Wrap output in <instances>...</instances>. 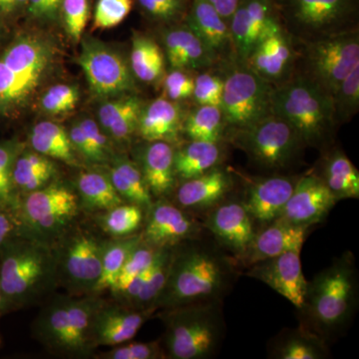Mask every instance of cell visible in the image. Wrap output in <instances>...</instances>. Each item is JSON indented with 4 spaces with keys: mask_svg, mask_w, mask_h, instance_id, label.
Instances as JSON below:
<instances>
[{
    "mask_svg": "<svg viewBox=\"0 0 359 359\" xmlns=\"http://www.w3.org/2000/svg\"><path fill=\"white\" fill-rule=\"evenodd\" d=\"M102 299L58 295L40 311L33 323V334L49 351L84 358L93 351L92 323Z\"/></svg>",
    "mask_w": 359,
    "mask_h": 359,
    "instance_id": "obj_6",
    "label": "cell"
},
{
    "mask_svg": "<svg viewBox=\"0 0 359 359\" xmlns=\"http://www.w3.org/2000/svg\"><path fill=\"white\" fill-rule=\"evenodd\" d=\"M271 113L290 123L306 147L325 151L334 144L339 128L332 95L301 73L273 86Z\"/></svg>",
    "mask_w": 359,
    "mask_h": 359,
    "instance_id": "obj_4",
    "label": "cell"
},
{
    "mask_svg": "<svg viewBox=\"0 0 359 359\" xmlns=\"http://www.w3.org/2000/svg\"><path fill=\"white\" fill-rule=\"evenodd\" d=\"M55 164L50 158L34 150H22L14 163L13 185L30 193L50 184L55 177Z\"/></svg>",
    "mask_w": 359,
    "mask_h": 359,
    "instance_id": "obj_35",
    "label": "cell"
},
{
    "mask_svg": "<svg viewBox=\"0 0 359 359\" xmlns=\"http://www.w3.org/2000/svg\"><path fill=\"white\" fill-rule=\"evenodd\" d=\"M109 178L125 202L140 205L147 211L154 203L136 162L127 158H118L111 167Z\"/></svg>",
    "mask_w": 359,
    "mask_h": 359,
    "instance_id": "obj_36",
    "label": "cell"
},
{
    "mask_svg": "<svg viewBox=\"0 0 359 359\" xmlns=\"http://www.w3.org/2000/svg\"><path fill=\"white\" fill-rule=\"evenodd\" d=\"M224 131L223 112L217 106L196 105L184 118L182 127L188 141L221 143Z\"/></svg>",
    "mask_w": 359,
    "mask_h": 359,
    "instance_id": "obj_38",
    "label": "cell"
},
{
    "mask_svg": "<svg viewBox=\"0 0 359 359\" xmlns=\"http://www.w3.org/2000/svg\"><path fill=\"white\" fill-rule=\"evenodd\" d=\"M337 124L351 121L359 110V66L341 82L332 94Z\"/></svg>",
    "mask_w": 359,
    "mask_h": 359,
    "instance_id": "obj_42",
    "label": "cell"
},
{
    "mask_svg": "<svg viewBox=\"0 0 359 359\" xmlns=\"http://www.w3.org/2000/svg\"><path fill=\"white\" fill-rule=\"evenodd\" d=\"M142 235L118 238L110 242H104L102 252V269L93 294L111 290L114 287L118 276L124 266L127 257L136 245L142 242Z\"/></svg>",
    "mask_w": 359,
    "mask_h": 359,
    "instance_id": "obj_39",
    "label": "cell"
},
{
    "mask_svg": "<svg viewBox=\"0 0 359 359\" xmlns=\"http://www.w3.org/2000/svg\"><path fill=\"white\" fill-rule=\"evenodd\" d=\"M237 269L216 241L197 237L175 245L166 285L154 309L222 299L235 282Z\"/></svg>",
    "mask_w": 359,
    "mask_h": 359,
    "instance_id": "obj_1",
    "label": "cell"
},
{
    "mask_svg": "<svg viewBox=\"0 0 359 359\" xmlns=\"http://www.w3.org/2000/svg\"><path fill=\"white\" fill-rule=\"evenodd\" d=\"M215 67L202 70L195 76L192 99L196 105H209L221 107L224 87L223 68Z\"/></svg>",
    "mask_w": 359,
    "mask_h": 359,
    "instance_id": "obj_46",
    "label": "cell"
},
{
    "mask_svg": "<svg viewBox=\"0 0 359 359\" xmlns=\"http://www.w3.org/2000/svg\"><path fill=\"white\" fill-rule=\"evenodd\" d=\"M163 51L172 69L202 71L219 65L211 51L185 22L163 30Z\"/></svg>",
    "mask_w": 359,
    "mask_h": 359,
    "instance_id": "obj_23",
    "label": "cell"
},
{
    "mask_svg": "<svg viewBox=\"0 0 359 359\" xmlns=\"http://www.w3.org/2000/svg\"><path fill=\"white\" fill-rule=\"evenodd\" d=\"M144 101L135 93L106 99L98 110V123L110 139L128 143L138 131Z\"/></svg>",
    "mask_w": 359,
    "mask_h": 359,
    "instance_id": "obj_26",
    "label": "cell"
},
{
    "mask_svg": "<svg viewBox=\"0 0 359 359\" xmlns=\"http://www.w3.org/2000/svg\"><path fill=\"white\" fill-rule=\"evenodd\" d=\"M297 44L295 72L309 78L332 95L340 82L359 66V27Z\"/></svg>",
    "mask_w": 359,
    "mask_h": 359,
    "instance_id": "obj_10",
    "label": "cell"
},
{
    "mask_svg": "<svg viewBox=\"0 0 359 359\" xmlns=\"http://www.w3.org/2000/svg\"><path fill=\"white\" fill-rule=\"evenodd\" d=\"M154 309H135L126 304L103 302L94 316L92 342L98 346L114 347L134 339Z\"/></svg>",
    "mask_w": 359,
    "mask_h": 359,
    "instance_id": "obj_21",
    "label": "cell"
},
{
    "mask_svg": "<svg viewBox=\"0 0 359 359\" xmlns=\"http://www.w3.org/2000/svg\"><path fill=\"white\" fill-rule=\"evenodd\" d=\"M68 134H69L71 143H72L73 148H74L77 155L82 156L87 162L98 164L95 153H94L88 139L85 136L84 132L82 131L81 127L79 126L77 121L72 123Z\"/></svg>",
    "mask_w": 359,
    "mask_h": 359,
    "instance_id": "obj_54",
    "label": "cell"
},
{
    "mask_svg": "<svg viewBox=\"0 0 359 359\" xmlns=\"http://www.w3.org/2000/svg\"><path fill=\"white\" fill-rule=\"evenodd\" d=\"M157 250L158 249L146 244L142 240L140 244L136 245L129 257H127L126 262H125L124 266H122L121 271L118 276L114 287L110 290V292H112L116 297H119L123 290L128 287L129 283L152 264Z\"/></svg>",
    "mask_w": 359,
    "mask_h": 359,
    "instance_id": "obj_44",
    "label": "cell"
},
{
    "mask_svg": "<svg viewBox=\"0 0 359 359\" xmlns=\"http://www.w3.org/2000/svg\"><path fill=\"white\" fill-rule=\"evenodd\" d=\"M28 0H0V18L9 21L25 15Z\"/></svg>",
    "mask_w": 359,
    "mask_h": 359,
    "instance_id": "obj_55",
    "label": "cell"
},
{
    "mask_svg": "<svg viewBox=\"0 0 359 359\" xmlns=\"http://www.w3.org/2000/svg\"><path fill=\"white\" fill-rule=\"evenodd\" d=\"M320 170L316 172L337 200L358 199L359 172L339 148L323 151Z\"/></svg>",
    "mask_w": 359,
    "mask_h": 359,
    "instance_id": "obj_30",
    "label": "cell"
},
{
    "mask_svg": "<svg viewBox=\"0 0 359 359\" xmlns=\"http://www.w3.org/2000/svg\"><path fill=\"white\" fill-rule=\"evenodd\" d=\"M14 230V224L11 217L0 211V245L6 242Z\"/></svg>",
    "mask_w": 359,
    "mask_h": 359,
    "instance_id": "obj_57",
    "label": "cell"
},
{
    "mask_svg": "<svg viewBox=\"0 0 359 359\" xmlns=\"http://www.w3.org/2000/svg\"><path fill=\"white\" fill-rule=\"evenodd\" d=\"M297 58V44L280 20L264 33L245 65L264 81L278 86L294 76Z\"/></svg>",
    "mask_w": 359,
    "mask_h": 359,
    "instance_id": "obj_15",
    "label": "cell"
},
{
    "mask_svg": "<svg viewBox=\"0 0 359 359\" xmlns=\"http://www.w3.org/2000/svg\"><path fill=\"white\" fill-rule=\"evenodd\" d=\"M4 23H6V21L2 20L1 18H0V40H1L2 32H4Z\"/></svg>",
    "mask_w": 359,
    "mask_h": 359,
    "instance_id": "obj_59",
    "label": "cell"
},
{
    "mask_svg": "<svg viewBox=\"0 0 359 359\" xmlns=\"http://www.w3.org/2000/svg\"><path fill=\"white\" fill-rule=\"evenodd\" d=\"M266 226L263 230L256 231L247 252L235 262L238 268H249L289 250H302L309 229L283 219H275Z\"/></svg>",
    "mask_w": 359,
    "mask_h": 359,
    "instance_id": "obj_24",
    "label": "cell"
},
{
    "mask_svg": "<svg viewBox=\"0 0 359 359\" xmlns=\"http://www.w3.org/2000/svg\"><path fill=\"white\" fill-rule=\"evenodd\" d=\"M217 11L230 23L231 15L235 13L241 0H208Z\"/></svg>",
    "mask_w": 359,
    "mask_h": 359,
    "instance_id": "obj_56",
    "label": "cell"
},
{
    "mask_svg": "<svg viewBox=\"0 0 359 359\" xmlns=\"http://www.w3.org/2000/svg\"><path fill=\"white\" fill-rule=\"evenodd\" d=\"M104 242L88 231L76 229L65 233L55 252L58 283L75 294L91 292L102 269Z\"/></svg>",
    "mask_w": 359,
    "mask_h": 359,
    "instance_id": "obj_12",
    "label": "cell"
},
{
    "mask_svg": "<svg viewBox=\"0 0 359 359\" xmlns=\"http://www.w3.org/2000/svg\"><path fill=\"white\" fill-rule=\"evenodd\" d=\"M141 11L151 20L165 25L183 22L190 0H136Z\"/></svg>",
    "mask_w": 359,
    "mask_h": 359,
    "instance_id": "obj_47",
    "label": "cell"
},
{
    "mask_svg": "<svg viewBox=\"0 0 359 359\" xmlns=\"http://www.w3.org/2000/svg\"><path fill=\"white\" fill-rule=\"evenodd\" d=\"M231 187V175L218 166L195 178L182 181L177 189V203L183 209H212L223 201Z\"/></svg>",
    "mask_w": 359,
    "mask_h": 359,
    "instance_id": "obj_28",
    "label": "cell"
},
{
    "mask_svg": "<svg viewBox=\"0 0 359 359\" xmlns=\"http://www.w3.org/2000/svg\"><path fill=\"white\" fill-rule=\"evenodd\" d=\"M62 0H28L25 16L39 25H51L59 22Z\"/></svg>",
    "mask_w": 359,
    "mask_h": 359,
    "instance_id": "obj_53",
    "label": "cell"
},
{
    "mask_svg": "<svg viewBox=\"0 0 359 359\" xmlns=\"http://www.w3.org/2000/svg\"><path fill=\"white\" fill-rule=\"evenodd\" d=\"M77 195L80 204L92 211H108L125 203L115 190L109 176L99 172L88 171L77 179Z\"/></svg>",
    "mask_w": 359,
    "mask_h": 359,
    "instance_id": "obj_37",
    "label": "cell"
},
{
    "mask_svg": "<svg viewBox=\"0 0 359 359\" xmlns=\"http://www.w3.org/2000/svg\"><path fill=\"white\" fill-rule=\"evenodd\" d=\"M134 2V0H96L92 14V27L106 30L121 25L131 13Z\"/></svg>",
    "mask_w": 359,
    "mask_h": 359,
    "instance_id": "obj_48",
    "label": "cell"
},
{
    "mask_svg": "<svg viewBox=\"0 0 359 359\" xmlns=\"http://www.w3.org/2000/svg\"><path fill=\"white\" fill-rule=\"evenodd\" d=\"M269 355L276 359H325L330 358L327 342L308 327L285 330L269 344Z\"/></svg>",
    "mask_w": 359,
    "mask_h": 359,
    "instance_id": "obj_31",
    "label": "cell"
},
{
    "mask_svg": "<svg viewBox=\"0 0 359 359\" xmlns=\"http://www.w3.org/2000/svg\"><path fill=\"white\" fill-rule=\"evenodd\" d=\"M77 122L88 139L90 145L95 153L98 164L108 162L112 157L111 139L101 128L99 123L92 118H81Z\"/></svg>",
    "mask_w": 359,
    "mask_h": 359,
    "instance_id": "obj_52",
    "label": "cell"
},
{
    "mask_svg": "<svg viewBox=\"0 0 359 359\" xmlns=\"http://www.w3.org/2000/svg\"><path fill=\"white\" fill-rule=\"evenodd\" d=\"M60 58L57 40L39 29L20 32L0 53V121L32 105Z\"/></svg>",
    "mask_w": 359,
    "mask_h": 359,
    "instance_id": "obj_2",
    "label": "cell"
},
{
    "mask_svg": "<svg viewBox=\"0 0 359 359\" xmlns=\"http://www.w3.org/2000/svg\"><path fill=\"white\" fill-rule=\"evenodd\" d=\"M148 212L141 235L144 242L155 249L173 248L190 238L200 237L203 226L164 198L153 203Z\"/></svg>",
    "mask_w": 359,
    "mask_h": 359,
    "instance_id": "obj_20",
    "label": "cell"
},
{
    "mask_svg": "<svg viewBox=\"0 0 359 359\" xmlns=\"http://www.w3.org/2000/svg\"><path fill=\"white\" fill-rule=\"evenodd\" d=\"M280 20L278 0H241L229 23L233 62L245 65L264 33Z\"/></svg>",
    "mask_w": 359,
    "mask_h": 359,
    "instance_id": "obj_16",
    "label": "cell"
},
{
    "mask_svg": "<svg viewBox=\"0 0 359 359\" xmlns=\"http://www.w3.org/2000/svg\"><path fill=\"white\" fill-rule=\"evenodd\" d=\"M184 118L180 103L160 97L144 105L137 134L146 142L164 141L173 145L182 133Z\"/></svg>",
    "mask_w": 359,
    "mask_h": 359,
    "instance_id": "obj_29",
    "label": "cell"
},
{
    "mask_svg": "<svg viewBox=\"0 0 359 359\" xmlns=\"http://www.w3.org/2000/svg\"><path fill=\"white\" fill-rule=\"evenodd\" d=\"M301 252L289 250L252 264L247 268L245 276L266 283L301 311L308 289V280L302 273Z\"/></svg>",
    "mask_w": 359,
    "mask_h": 359,
    "instance_id": "obj_18",
    "label": "cell"
},
{
    "mask_svg": "<svg viewBox=\"0 0 359 359\" xmlns=\"http://www.w3.org/2000/svg\"><path fill=\"white\" fill-rule=\"evenodd\" d=\"M7 306H8V302H7L6 295L2 292L1 285H0V313H1Z\"/></svg>",
    "mask_w": 359,
    "mask_h": 359,
    "instance_id": "obj_58",
    "label": "cell"
},
{
    "mask_svg": "<svg viewBox=\"0 0 359 359\" xmlns=\"http://www.w3.org/2000/svg\"><path fill=\"white\" fill-rule=\"evenodd\" d=\"M29 142L32 150L52 160L61 161L70 166L79 164L67 130L58 123L48 120L37 123L30 131Z\"/></svg>",
    "mask_w": 359,
    "mask_h": 359,
    "instance_id": "obj_33",
    "label": "cell"
},
{
    "mask_svg": "<svg viewBox=\"0 0 359 359\" xmlns=\"http://www.w3.org/2000/svg\"><path fill=\"white\" fill-rule=\"evenodd\" d=\"M92 14V0H62L59 22L74 43L81 41Z\"/></svg>",
    "mask_w": 359,
    "mask_h": 359,
    "instance_id": "obj_43",
    "label": "cell"
},
{
    "mask_svg": "<svg viewBox=\"0 0 359 359\" xmlns=\"http://www.w3.org/2000/svg\"><path fill=\"white\" fill-rule=\"evenodd\" d=\"M299 178L297 175L271 174L250 181L243 205L254 222L268 224L278 219Z\"/></svg>",
    "mask_w": 359,
    "mask_h": 359,
    "instance_id": "obj_22",
    "label": "cell"
},
{
    "mask_svg": "<svg viewBox=\"0 0 359 359\" xmlns=\"http://www.w3.org/2000/svg\"><path fill=\"white\" fill-rule=\"evenodd\" d=\"M174 153V146L164 141L146 142L139 152L137 165L153 197L164 198L176 187Z\"/></svg>",
    "mask_w": 359,
    "mask_h": 359,
    "instance_id": "obj_27",
    "label": "cell"
},
{
    "mask_svg": "<svg viewBox=\"0 0 359 359\" xmlns=\"http://www.w3.org/2000/svg\"><path fill=\"white\" fill-rule=\"evenodd\" d=\"M184 22L204 42L219 65L233 62L230 25L208 0H190Z\"/></svg>",
    "mask_w": 359,
    "mask_h": 359,
    "instance_id": "obj_25",
    "label": "cell"
},
{
    "mask_svg": "<svg viewBox=\"0 0 359 359\" xmlns=\"http://www.w3.org/2000/svg\"><path fill=\"white\" fill-rule=\"evenodd\" d=\"M224 140L240 149L255 166L271 174H287L302 162L306 144L280 116L269 114L252 126L224 132Z\"/></svg>",
    "mask_w": 359,
    "mask_h": 359,
    "instance_id": "obj_8",
    "label": "cell"
},
{
    "mask_svg": "<svg viewBox=\"0 0 359 359\" xmlns=\"http://www.w3.org/2000/svg\"><path fill=\"white\" fill-rule=\"evenodd\" d=\"M203 226L214 236L217 244L233 262L247 252L257 231L254 219L243 203L238 202H226L212 207Z\"/></svg>",
    "mask_w": 359,
    "mask_h": 359,
    "instance_id": "obj_19",
    "label": "cell"
},
{
    "mask_svg": "<svg viewBox=\"0 0 359 359\" xmlns=\"http://www.w3.org/2000/svg\"><path fill=\"white\" fill-rule=\"evenodd\" d=\"M79 98V89L75 85L55 84L40 96L39 106L45 114L65 115L76 108Z\"/></svg>",
    "mask_w": 359,
    "mask_h": 359,
    "instance_id": "obj_45",
    "label": "cell"
},
{
    "mask_svg": "<svg viewBox=\"0 0 359 359\" xmlns=\"http://www.w3.org/2000/svg\"><path fill=\"white\" fill-rule=\"evenodd\" d=\"M172 252L173 248L158 249L154 261L151 264L147 280L143 289L139 292L138 297L135 299L131 308L154 309V304L166 285L171 264Z\"/></svg>",
    "mask_w": 359,
    "mask_h": 359,
    "instance_id": "obj_40",
    "label": "cell"
},
{
    "mask_svg": "<svg viewBox=\"0 0 359 359\" xmlns=\"http://www.w3.org/2000/svg\"><path fill=\"white\" fill-rule=\"evenodd\" d=\"M79 208L77 193L63 184L50 183L28 193L23 203V214L33 231L32 237L44 241V238L65 231Z\"/></svg>",
    "mask_w": 359,
    "mask_h": 359,
    "instance_id": "obj_14",
    "label": "cell"
},
{
    "mask_svg": "<svg viewBox=\"0 0 359 359\" xmlns=\"http://www.w3.org/2000/svg\"><path fill=\"white\" fill-rule=\"evenodd\" d=\"M193 71L172 69L163 77V90L165 98L181 103L192 99L195 76Z\"/></svg>",
    "mask_w": 359,
    "mask_h": 359,
    "instance_id": "obj_50",
    "label": "cell"
},
{
    "mask_svg": "<svg viewBox=\"0 0 359 359\" xmlns=\"http://www.w3.org/2000/svg\"><path fill=\"white\" fill-rule=\"evenodd\" d=\"M164 309L166 358L207 359L217 353L226 332L221 299Z\"/></svg>",
    "mask_w": 359,
    "mask_h": 359,
    "instance_id": "obj_5",
    "label": "cell"
},
{
    "mask_svg": "<svg viewBox=\"0 0 359 359\" xmlns=\"http://www.w3.org/2000/svg\"><path fill=\"white\" fill-rule=\"evenodd\" d=\"M165 66L166 58L162 47L147 35L135 33L130 54V68L134 77L144 83H159L166 73Z\"/></svg>",
    "mask_w": 359,
    "mask_h": 359,
    "instance_id": "obj_34",
    "label": "cell"
},
{
    "mask_svg": "<svg viewBox=\"0 0 359 359\" xmlns=\"http://www.w3.org/2000/svg\"><path fill=\"white\" fill-rule=\"evenodd\" d=\"M144 211L145 210L140 205L123 203L106 211L107 212L101 219V224L113 237H129L141 228Z\"/></svg>",
    "mask_w": 359,
    "mask_h": 359,
    "instance_id": "obj_41",
    "label": "cell"
},
{
    "mask_svg": "<svg viewBox=\"0 0 359 359\" xmlns=\"http://www.w3.org/2000/svg\"><path fill=\"white\" fill-rule=\"evenodd\" d=\"M358 302V275L354 257L346 252L308 282L304 308L306 325L328 342L346 330Z\"/></svg>",
    "mask_w": 359,
    "mask_h": 359,
    "instance_id": "obj_3",
    "label": "cell"
},
{
    "mask_svg": "<svg viewBox=\"0 0 359 359\" xmlns=\"http://www.w3.org/2000/svg\"><path fill=\"white\" fill-rule=\"evenodd\" d=\"M58 283L55 252L35 237L21 240L7 250L0 269V285L8 304H34Z\"/></svg>",
    "mask_w": 359,
    "mask_h": 359,
    "instance_id": "obj_7",
    "label": "cell"
},
{
    "mask_svg": "<svg viewBox=\"0 0 359 359\" xmlns=\"http://www.w3.org/2000/svg\"><path fill=\"white\" fill-rule=\"evenodd\" d=\"M221 67L224 75L221 110L226 131L247 128L271 114L273 85L245 65L229 62Z\"/></svg>",
    "mask_w": 359,
    "mask_h": 359,
    "instance_id": "obj_11",
    "label": "cell"
},
{
    "mask_svg": "<svg viewBox=\"0 0 359 359\" xmlns=\"http://www.w3.org/2000/svg\"><path fill=\"white\" fill-rule=\"evenodd\" d=\"M223 142L188 141L175 149L174 170L177 180L195 178L219 166L223 159Z\"/></svg>",
    "mask_w": 359,
    "mask_h": 359,
    "instance_id": "obj_32",
    "label": "cell"
},
{
    "mask_svg": "<svg viewBox=\"0 0 359 359\" xmlns=\"http://www.w3.org/2000/svg\"><path fill=\"white\" fill-rule=\"evenodd\" d=\"M105 359L166 358L162 340L150 342H125L102 353Z\"/></svg>",
    "mask_w": 359,
    "mask_h": 359,
    "instance_id": "obj_49",
    "label": "cell"
},
{
    "mask_svg": "<svg viewBox=\"0 0 359 359\" xmlns=\"http://www.w3.org/2000/svg\"><path fill=\"white\" fill-rule=\"evenodd\" d=\"M92 93L99 98H112L135 93L136 83L130 65L124 57L96 39L82 40L78 57Z\"/></svg>",
    "mask_w": 359,
    "mask_h": 359,
    "instance_id": "obj_13",
    "label": "cell"
},
{
    "mask_svg": "<svg viewBox=\"0 0 359 359\" xmlns=\"http://www.w3.org/2000/svg\"><path fill=\"white\" fill-rule=\"evenodd\" d=\"M22 150L20 142H0V202L8 200L11 196L14 163Z\"/></svg>",
    "mask_w": 359,
    "mask_h": 359,
    "instance_id": "obj_51",
    "label": "cell"
},
{
    "mask_svg": "<svg viewBox=\"0 0 359 359\" xmlns=\"http://www.w3.org/2000/svg\"><path fill=\"white\" fill-rule=\"evenodd\" d=\"M337 202L339 201L320 177L314 171L309 172L299 176L292 196L276 219L311 228L325 221Z\"/></svg>",
    "mask_w": 359,
    "mask_h": 359,
    "instance_id": "obj_17",
    "label": "cell"
},
{
    "mask_svg": "<svg viewBox=\"0 0 359 359\" xmlns=\"http://www.w3.org/2000/svg\"><path fill=\"white\" fill-rule=\"evenodd\" d=\"M278 4L295 43L358 28L359 0H278Z\"/></svg>",
    "mask_w": 359,
    "mask_h": 359,
    "instance_id": "obj_9",
    "label": "cell"
}]
</instances>
